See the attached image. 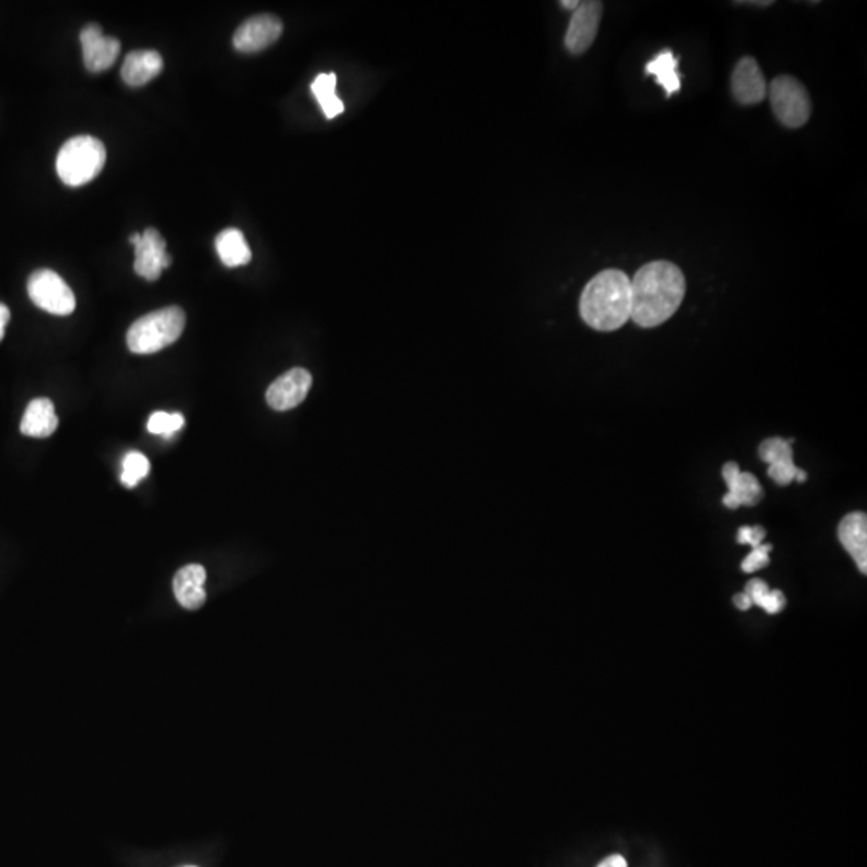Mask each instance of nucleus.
Returning a JSON list of instances; mask_svg holds the SVG:
<instances>
[{
    "instance_id": "nucleus-5",
    "label": "nucleus",
    "mask_w": 867,
    "mask_h": 867,
    "mask_svg": "<svg viewBox=\"0 0 867 867\" xmlns=\"http://www.w3.org/2000/svg\"><path fill=\"white\" fill-rule=\"evenodd\" d=\"M779 123L790 129L805 126L811 116L810 95L802 82L782 74L768 84V95Z\"/></svg>"
},
{
    "instance_id": "nucleus-17",
    "label": "nucleus",
    "mask_w": 867,
    "mask_h": 867,
    "mask_svg": "<svg viewBox=\"0 0 867 867\" xmlns=\"http://www.w3.org/2000/svg\"><path fill=\"white\" fill-rule=\"evenodd\" d=\"M58 428V416L55 413L52 400L34 399L26 407L25 415L21 420V434L36 439H45L52 436Z\"/></svg>"
},
{
    "instance_id": "nucleus-14",
    "label": "nucleus",
    "mask_w": 867,
    "mask_h": 867,
    "mask_svg": "<svg viewBox=\"0 0 867 867\" xmlns=\"http://www.w3.org/2000/svg\"><path fill=\"white\" fill-rule=\"evenodd\" d=\"M204 582H206V570L203 566L190 564V566L182 567L172 582L174 595H176L180 606L185 607L188 611H196V609L203 607V604L206 603Z\"/></svg>"
},
{
    "instance_id": "nucleus-20",
    "label": "nucleus",
    "mask_w": 867,
    "mask_h": 867,
    "mask_svg": "<svg viewBox=\"0 0 867 867\" xmlns=\"http://www.w3.org/2000/svg\"><path fill=\"white\" fill-rule=\"evenodd\" d=\"M336 74L323 73L318 74L315 81L312 82V92H314L317 102L322 106L323 114L326 118H338L339 114L344 111V103L339 100L336 95Z\"/></svg>"
},
{
    "instance_id": "nucleus-12",
    "label": "nucleus",
    "mask_w": 867,
    "mask_h": 867,
    "mask_svg": "<svg viewBox=\"0 0 867 867\" xmlns=\"http://www.w3.org/2000/svg\"><path fill=\"white\" fill-rule=\"evenodd\" d=\"M731 90L741 105H757L768 95V82L755 58L744 57L737 62L731 76Z\"/></svg>"
},
{
    "instance_id": "nucleus-15",
    "label": "nucleus",
    "mask_w": 867,
    "mask_h": 867,
    "mask_svg": "<svg viewBox=\"0 0 867 867\" xmlns=\"http://www.w3.org/2000/svg\"><path fill=\"white\" fill-rule=\"evenodd\" d=\"M839 538L843 548L855 559L858 569L867 572V516L864 513H850L843 517L839 526Z\"/></svg>"
},
{
    "instance_id": "nucleus-11",
    "label": "nucleus",
    "mask_w": 867,
    "mask_h": 867,
    "mask_svg": "<svg viewBox=\"0 0 867 867\" xmlns=\"http://www.w3.org/2000/svg\"><path fill=\"white\" fill-rule=\"evenodd\" d=\"M283 33V23L273 15H257L249 18L233 36V45L238 52L256 53L277 42Z\"/></svg>"
},
{
    "instance_id": "nucleus-19",
    "label": "nucleus",
    "mask_w": 867,
    "mask_h": 867,
    "mask_svg": "<svg viewBox=\"0 0 867 867\" xmlns=\"http://www.w3.org/2000/svg\"><path fill=\"white\" fill-rule=\"evenodd\" d=\"M646 74H651L657 79V84L664 87L668 97L681 89L678 58L673 55L672 50H664L657 57L652 58L646 65Z\"/></svg>"
},
{
    "instance_id": "nucleus-26",
    "label": "nucleus",
    "mask_w": 867,
    "mask_h": 867,
    "mask_svg": "<svg viewBox=\"0 0 867 867\" xmlns=\"http://www.w3.org/2000/svg\"><path fill=\"white\" fill-rule=\"evenodd\" d=\"M771 550H773V546L771 545H760L758 548H754L752 553L742 561V570L747 572V574H754L757 570L768 566L770 564Z\"/></svg>"
},
{
    "instance_id": "nucleus-4",
    "label": "nucleus",
    "mask_w": 867,
    "mask_h": 867,
    "mask_svg": "<svg viewBox=\"0 0 867 867\" xmlns=\"http://www.w3.org/2000/svg\"><path fill=\"white\" fill-rule=\"evenodd\" d=\"M106 148L92 135H76L58 151L57 174L68 187L89 184L102 172Z\"/></svg>"
},
{
    "instance_id": "nucleus-31",
    "label": "nucleus",
    "mask_w": 867,
    "mask_h": 867,
    "mask_svg": "<svg viewBox=\"0 0 867 867\" xmlns=\"http://www.w3.org/2000/svg\"><path fill=\"white\" fill-rule=\"evenodd\" d=\"M582 4V2H578V0H562L561 5L562 9L566 10H577L578 5Z\"/></svg>"
},
{
    "instance_id": "nucleus-25",
    "label": "nucleus",
    "mask_w": 867,
    "mask_h": 867,
    "mask_svg": "<svg viewBox=\"0 0 867 867\" xmlns=\"http://www.w3.org/2000/svg\"><path fill=\"white\" fill-rule=\"evenodd\" d=\"M768 476L773 479L776 484L781 485H789L790 482H803L808 479L805 471L803 469L797 468L795 463H779V465H771L770 469H768Z\"/></svg>"
},
{
    "instance_id": "nucleus-2",
    "label": "nucleus",
    "mask_w": 867,
    "mask_h": 867,
    "mask_svg": "<svg viewBox=\"0 0 867 867\" xmlns=\"http://www.w3.org/2000/svg\"><path fill=\"white\" fill-rule=\"evenodd\" d=\"M583 322L596 331H615L631 318V278L607 269L588 281L580 298Z\"/></svg>"
},
{
    "instance_id": "nucleus-8",
    "label": "nucleus",
    "mask_w": 867,
    "mask_h": 867,
    "mask_svg": "<svg viewBox=\"0 0 867 867\" xmlns=\"http://www.w3.org/2000/svg\"><path fill=\"white\" fill-rule=\"evenodd\" d=\"M603 17V4L598 0L582 2L570 18L567 28L566 49L572 55H582L590 49L598 36L599 23Z\"/></svg>"
},
{
    "instance_id": "nucleus-24",
    "label": "nucleus",
    "mask_w": 867,
    "mask_h": 867,
    "mask_svg": "<svg viewBox=\"0 0 867 867\" xmlns=\"http://www.w3.org/2000/svg\"><path fill=\"white\" fill-rule=\"evenodd\" d=\"M184 416L180 413L156 412L150 416L147 428L151 434L163 436L164 439H171L177 431L184 428Z\"/></svg>"
},
{
    "instance_id": "nucleus-10",
    "label": "nucleus",
    "mask_w": 867,
    "mask_h": 867,
    "mask_svg": "<svg viewBox=\"0 0 867 867\" xmlns=\"http://www.w3.org/2000/svg\"><path fill=\"white\" fill-rule=\"evenodd\" d=\"M82 55L90 73H103L118 60L121 42L116 37L105 36L98 25H87L81 31Z\"/></svg>"
},
{
    "instance_id": "nucleus-18",
    "label": "nucleus",
    "mask_w": 867,
    "mask_h": 867,
    "mask_svg": "<svg viewBox=\"0 0 867 867\" xmlns=\"http://www.w3.org/2000/svg\"><path fill=\"white\" fill-rule=\"evenodd\" d=\"M216 249L225 267H241L253 259V253L246 243L245 235L238 228H227L216 238Z\"/></svg>"
},
{
    "instance_id": "nucleus-30",
    "label": "nucleus",
    "mask_w": 867,
    "mask_h": 867,
    "mask_svg": "<svg viewBox=\"0 0 867 867\" xmlns=\"http://www.w3.org/2000/svg\"><path fill=\"white\" fill-rule=\"evenodd\" d=\"M734 606L737 609H741V611H749L750 607L754 606L752 601H750L749 596L745 595V593H741V595L734 596Z\"/></svg>"
},
{
    "instance_id": "nucleus-29",
    "label": "nucleus",
    "mask_w": 867,
    "mask_h": 867,
    "mask_svg": "<svg viewBox=\"0 0 867 867\" xmlns=\"http://www.w3.org/2000/svg\"><path fill=\"white\" fill-rule=\"evenodd\" d=\"M598 867H627V861L620 855L609 856Z\"/></svg>"
},
{
    "instance_id": "nucleus-9",
    "label": "nucleus",
    "mask_w": 867,
    "mask_h": 867,
    "mask_svg": "<svg viewBox=\"0 0 867 867\" xmlns=\"http://www.w3.org/2000/svg\"><path fill=\"white\" fill-rule=\"evenodd\" d=\"M312 387V375L304 368H293L275 379L267 389L265 399L277 412H288L306 400Z\"/></svg>"
},
{
    "instance_id": "nucleus-6",
    "label": "nucleus",
    "mask_w": 867,
    "mask_h": 867,
    "mask_svg": "<svg viewBox=\"0 0 867 867\" xmlns=\"http://www.w3.org/2000/svg\"><path fill=\"white\" fill-rule=\"evenodd\" d=\"M28 294L39 309L52 315H71L76 309L73 289L58 273L49 269L34 272L28 280Z\"/></svg>"
},
{
    "instance_id": "nucleus-27",
    "label": "nucleus",
    "mask_w": 867,
    "mask_h": 867,
    "mask_svg": "<svg viewBox=\"0 0 867 867\" xmlns=\"http://www.w3.org/2000/svg\"><path fill=\"white\" fill-rule=\"evenodd\" d=\"M765 535L766 532L762 526H744L737 532V542L741 543V545H750L752 548H758V546L762 545Z\"/></svg>"
},
{
    "instance_id": "nucleus-21",
    "label": "nucleus",
    "mask_w": 867,
    "mask_h": 867,
    "mask_svg": "<svg viewBox=\"0 0 867 867\" xmlns=\"http://www.w3.org/2000/svg\"><path fill=\"white\" fill-rule=\"evenodd\" d=\"M744 593L749 596L752 604L762 607L768 614H779L786 607V596L782 595V591L770 590V587L760 578L750 580L745 585Z\"/></svg>"
},
{
    "instance_id": "nucleus-16",
    "label": "nucleus",
    "mask_w": 867,
    "mask_h": 867,
    "mask_svg": "<svg viewBox=\"0 0 867 867\" xmlns=\"http://www.w3.org/2000/svg\"><path fill=\"white\" fill-rule=\"evenodd\" d=\"M163 57L156 50H135L124 60L123 76L127 86L142 87L163 71Z\"/></svg>"
},
{
    "instance_id": "nucleus-3",
    "label": "nucleus",
    "mask_w": 867,
    "mask_h": 867,
    "mask_svg": "<svg viewBox=\"0 0 867 867\" xmlns=\"http://www.w3.org/2000/svg\"><path fill=\"white\" fill-rule=\"evenodd\" d=\"M184 310L177 306L143 315L127 331V347L132 354L150 355L172 346L184 333Z\"/></svg>"
},
{
    "instance_id": "nucleus-13",
    "label": "nucleus",
    "mask_w": 867,
    "mask_h": 867,
    "mask_svg": "<svg viewBox=\"0 0 867 867\" xmlns=\"http://www.w3.org/2000/svg\"><path fill=\"white\" fill-rule=\"evenodd\" d=\"M723 479L728 485L729 492L723 497V505L729 509H737L739 506H755L762 500V485L754 474L742 473L737 463L729 461L723 466Z\"/></svg>"
},
{
    "instance_id": "nucleus-22",
    "label": "nucleus",
    "mask_w": 867,
    "mask_h": 867,
    "mask_svg": "<svg viewBox=\"0 0 867 867\" xmlns=\"http://www.w3.org/2000/svg\"><path fill=\"white\" fill-rule=\"evenodd\" d=\"M150 474V461L147 456L139 452L127 453L123 460V473L121 482L127 489H134L142 479Z\"/></svg>"
},
{
    "instance_id": "nucleus-1",
    "label": "nucleus",
    "mask_w": 867,
    "mask_h": 867,
    "mask_svg": "<svg viewBox=\"0 0 867 867\" xmlns=\"http://www.w3.org/2000/svg\"><path fill=\"white\" fill-rule=\"evenodd\" d=\"M686 278L678 265L649 262L631 278V320L643 328H656L680 309Z\"/></svg>"
},
{
    "instance_id": "nucleus-7",
    "label": "nucleus",
    "mask_w": 867,
    "mask_h": 867,
    "mask_svg": "<svg viewBox=\"0 0 867 867\" xmlns=\"http://www.w3.org/2000/svg\"><path fill=\"white\" fill-rule=\"evenodd\" d=\"M129 241L135 246V272L145 280H158L163 270L171 265V257L167 254L166 241L161 233L156 228H147L142 235H131Z\"/></svg>"
},
{
    "instance_id": "nucleus-23",
    "label": "nucleus",
    "mask_w": 867,
    "mask_h": 867,
    "mask_svg": "<svg viewBox=\"0 0 867 867\" xmlns=\"http://www.w3.org/2000/svg\"><path fill=\"white\" fill-rule=\"evenodd\" d=\"M792 442L794 440H784L781 437H773L768 439L758 448V455L768 465H779V463H794V450H792Z\"/></svg>"
},
{
    "instance_id": "nucleus-28",
    "label": "nucleus",
    "mask_w": 867,
    "mask_h": 867,
    "mask_svg": "<svg viewBox=\"0 0 867 867\" xmlns=\"http://www.w3.org/2000/svg\"><path fill=\"white\" fill-rule=\"evenodd\" d=\"M10 322V309L0 302V341L4 338L5 328Z\"/></svg>"
}]
</instances>
